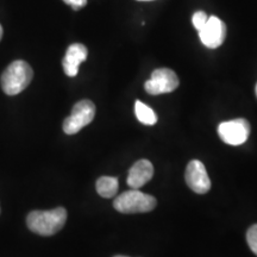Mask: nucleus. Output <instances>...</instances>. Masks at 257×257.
<instances>
[{
    "label": "nucleus",
    "mask_w": 257,
    "mask_h": 257,
    "mask_svg": "<svg viewBox=\"0 0 257 257\" xmlns=\"http://www.w3.org/2000/svg\"><path fill=\"white\" fill-rule=\"evenodd\" d=\"M114 257H126V256H120V255H118V256H114Z\"/></svg>",
    "instance_id": "18"
},
{
    "label": "nucleus",
    "mask_w": 257,
    "mask_h": 257,
    "mask_svg": "<svg viewBox=\"0 0 257 257\" xmlns=\"http://www.w3.org/2000/svg\"><path fill=\"white\" fill-rule=\"evenodd\" d=\"M154 167L148 160H140L128 170L127 185L133 189L143 187L153 179Z\"/></svg>",
    "instance_id": "10"
},
{
    "label": "nucleus",
    "mask_w": 257,
    "mask_h": 257,
    "mask_svg": "<svg viewBox=\"0 0 257 257\" xmlns=\"http://www.w3.org/2000/svg\"><path fill=\"white\" fill-rule=\"evenodd\" d=\"M67 221V211L57 207L50 211H32L27 218L28 227L41 236H53L62 229Z\"/></svg>",
    "instance_id": "1"
},
{
    "label": "nucleus",
    "mask_w": 257,
    "mask_h": 257,
    "mask_svg": "<svg viewBox=\"0 0 257 257\" xmlns=\"http://www.w3.org/2000/svg\"><path fill=\"white\" fill-rule=\"evenodd\" d=\"M250 124L244 118L223 121L218 126V135L224 143L229 146H240L245 143L250 136Z\"/></svg>",
    "instance_id": "5"
},
{
    "label": "nucleus",
    "mask_w": 257,
    "mask_h": 257,
    "mask_svg": "<svg viewBox=\"0 0 257 257\" xmlns=\"http://www.w3.org/2000/svg\"><path fill=\"white\" fill-rule=\"evenodd\" d=\"M207 19H208L207 15L205 14L204 11H197L194 15H193L192 23H193V25H194V28L199 31V30H201L202 27H204L205 24H206Z\"/></svg>",
    "instance_id": "14"
},
{
    "label": "nucleus",
    "mask_w": 257,
    "mask_h": 257,
    "mask_svg": "<svg viewBox=\"0 0 257 257\" xmlns=\"http://www.w3.org/2000/svg\"><path fill=\"white\" fill-rule=\"evenodd\" d=\"M199 38L201 43L210 49H216L224 43L226 37V25L216 16L208 17L206 24L199 30Z\"/></svg>",
    "instance_id": "7"
},
{
    "label": "nucleus",
    "mask_w": 257,
    "mask_h": 257,
    "mask_svg": "<svg viewBox=\"0 0 257 257\" xmlns=\"http://www.w3.org/2000/svg\"><path fill=\"white\" fill-rule=\"evenodd\" d=\"M246 242H248L251 251L257 256V224L249 227L248 232H246Z\"/></svg>",
    "instance_id": "13"
},
{
    "label": "nucleus",
    "mask_w": 257,
    "mask_h": 257,
    "mask_svg": "<svg viewBox=\"0 0 257 257\" xmlns=\"http://www.w3.org/2000/svg\"><path fill=\"white\" fill-rule=\"evenodd\" d=\"M157 201L153 195L138 189H131L118 195L113 201V207L120 213H146L156 207Z\"/></svg>",
    "instance_id": "3"
},
{
    "label": "nucleus",
    "mask_w": 257,
    "mask_h": 257,
    "mask_svg": "<svg viewBox=\"0 0 257 257\" xmlns=\"http://www.w3.org/2000/svg\"><path fill=\"white\" fill-rule=\"evenodd\" d=\"M95 105L91 100H81L74 105L72 113L63 121V131L67 135L78 134L82 127L94 119Z\"/></svg>",
    "instance_id": "4"
},
{
    "label": "nucleus",
    "mask_w": 257,
    "mask_h": 257,
    "mask_svg": "<svg viewBox=\"0 0 257 257\" xmlns=\"http://www.w3.org/2000/svg\"><path fill=\"white\" fill-rule=\"evenodd\" d=\"M32 76L34 72L30 64L22 60L15 61L5 69L0 79L3 91L8 95H17L28 87Z\"/></svg>",
    "instance_id": "2"
},
{
    "label": "nucleus",
    "mask_w": 257,
    "mask_h": 257,
    "mask_svg": "<svg viewBox=\"0 0 257 257\" xmlns=\"http://www.w3.org/2000/svg\"><path fill=\"white\" fill-rule=\"evenodd\" d=\"M179 86V78L174 70L169 68L155 69L152 78L144 83L146 92L152 95L165 94V93L174 92Z\"/></svg>",
    "instance_id": "6"
},
{
    "label": "nucleus",
    "mask_w": 257,
    "mask_h": 257,
    "mask_svg": "<svg viewBox=\"0 0 257 257\" xmlns=\"http://www.w3.org/2000/svg\"><path fill=\"white\" fill-rule=\"evenodd\" d=\"M255 92H256V96H257V85H256V89H255Z\"/></svg>",
    "instance_id": "19"
},
{
    "label": "nucleus",
    "mask_w": 257,
    "mask_h": 257,
    "mask_svg": "<svg viewBox=\"0 0 257 257\" xmlns=\"http://www.w3.org/2000/svg\"><path fill=\"white\" fill-rule=\"evenodd\" d=\"M67 5H70L73 8V10H80L83 6H86L87 4V0H63Z\"/></svg>",
    "instance_id": "15"
},
{
    "label": "nucleus",
    "mask_w": 257,
    "mask_h": 257,
    "mask_svg": "<svg viewBox=\"0 0 257 257\" xmlns=\"http://www.w3.org/2000/svg\"><path fill=\"white\" fill-rule=\"evenodd\" d=\"M2 37H3V27L0 25V41H2Z\"/></svg>",
    "instance_id": "16"
},
{
    "label": "nucleus",
    "mask_w": 257,
    "mask_h": 257,
    "mask_svg": "<svg viewBox=\"0 0 257 257\" xmlns=\"http://www.w3.org/2000/svg\"><path fill=\"white\" fill-rule=\"evenodd\" d=\"M185 179L188 187L197 194H205L210 191L211 180L208 178L206 168L200 161L193 160L188 163Z\"/></svg>",
    "instance_id": "8"
},
{
    "label": "nucleus",
    "mask_w": 257,
    "mask_h": 257,
    "mask_svg": "<svg viewBox=\"0 0 257 257\" xmlns=\"http://www.w3.org/2000/svg\"><path fill=\"white\" fill-rule=\"evenodd\" d=\"M96 192L102 198H113L118 192V179L113 176H101L95 184Z\"/></svg>",
    "instance_id": "11"
},
{
    "label": "nucleus",
    "mask_w": 257,
    "mask_h": 257,
    "mask_svg": "<svg viewBox=\"0 0 257 257\" xmlns=\"http://www.w3.org/2000/svg\"><path fill=\"white\" fill-rule=\"evenodd\" d=\"M88 55V50L81 43H74L68 47L66 51V55L62 61L63 70L66 75L74 78L78 75L79 67L83 61H86Z\"/></svg>",
    "instance_id": "9"
},
{
    "label": "nucleus",
    "mask_w": 257,
    "mask_h": 257,
    "mask_svg": "<svg viewBox=\"0 0 257 257\" xmlns=\"http://www.w3.org/2000/svg\"><path fill=\"white\" fill-rule=\"evenodd\" d=\"M138 2H152V0H138Z\"/></svg>",
    "instance_id": "17"
},
{
    "label": "nucleus",
    "mask_w": 257,
    "mask_h": 257,
    "mask_svg": "<svg viewBox=\"0 0 257 257\" xmlns=\"http://www.w3.org/2000/svg\"><path fill=\"white\" fill-rule=\"evenodd\" d=\"M135 114H136L137 119L144 125H155L157 123L155 111L140 100L135 102Z\"/></svg>",
    "instance_id": "12"
}]
</instances>
